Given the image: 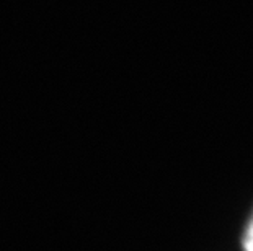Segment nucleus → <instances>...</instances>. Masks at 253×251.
<instances>
[{
    "mask_svg": "<svg viewBox=\"0 0 253 251\" xmlns=\"http://www.w3.org/2000/svg\"><path fill=\"white\" fill-rule=\"evenodd\" d=\"M245 247L249 250H253V218H252L250 225L247 228V233H245Z\"/></svg>",
    "mask_w": 253,
    "mask_h": 251,
    "instance_id": "f257e3e1",
    "label": "nucleus"
}]
</instances>
